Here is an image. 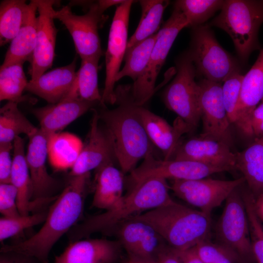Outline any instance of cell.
I'll return each instance as SVG.
<instances>
[{
    "instance_id": "cell-24",
    "label": "cell",
    "mask_w": 263,
    "mask_h": 263,
    "mask_svg": "<svg viewBox=\"0 0 263 263\" xmlns=\"http://www.w3.org/2000/svg\"><path fill=\"white\" fill-rule=\"evenodd\" d=\"M76 58L69 64L45 73L30 80L25 90L46 100L50 104L59 102L67 94L75 81Z\"/></svg>"
},
{
    "instance_id": "cell-33",
    "label": "cell",
    "mask_w": 263,
    "mask_h": 263,
    "mask_svg": "<svg viewBox=\"0 0 263 263\" xmlns=\"http://www.w3.org/2000/svg\"><path fill=\"white\" fill-rule=\"evenodd\" d=\"M157 33L127 50L124 58L125 64L116 76V82L128 76L134 82L143 74L149 64Z\"/></svg>"
},
{
    "instance_id": "cell-23",
    "label": "cell",
    "mask_w": 263,
    "mask_h": 263,
    "mask_svg": "<svg viewBox=\"0 0 263 263\" xmlns=\"http://www.w3.org/2000/svg\"><path fill=\"white\" fill-rule=\"evenodd\" d=\"M120 245L106 239H81L70 243L55 257L54 263H115L119 257Z\"/></svg>"
},
{
    "instance_id": "cell-19",
    "label": "cell",
    "mask_w": 263,
    "mask_h": 263,
    "mask_svg": "<svg viewBox=\"0 0 263 263\" xmlns=\"http://www.w3.org/2000/svg\"><path fill=\"white\" fill-rule=\"evenodd\" d=\"M263 100V48L250 70L244 75L235 125L245 136L254 138L251 126L252 113Z\"/></svg>"
},
{
    "instance_id": "cell-36",
    "label": "cell",
    "mask_w": 263,
    "mask_h": 263,
    "mask_svg": "<svg viewBox=\"0 0 263 263\" xmlns=\"http://www.w3.org/2000/svg\"><path fill=\"white\" fill-rule=\"evenodd\" d=\"M223 0H178L174 7L178 8L185 17L188 27L203 25L219 10L223 8Z\"/></svg>"
},
{
    "instance_id": "cell-44",
    "label": "cell",
    "mask_w": 263,
    "mask_h": 263,
    "mask_svg": "<svg viewBox=\"0 0 263 263\" xmlns=\"http://www.w3.org/2000/svg\"><path fill=\"white\" fill-rule=\"evenodd\" d=\"M156 263H183L176 251L168 244L159 253Z\"/></svg>"
},
{
    "instance_id": "cell-31",
    "label": "cell",
    "mask_w": 263,
    "mask_h": 263,
    "mask_svg": "<svg viewBox=\"0 0 263 263\" xmlns=\"http://www.w3.org/2000/svg\"><path fill=\"white\" fill-rule=\"evenodd\" d=\"M139 2L141 8V19L135 31L128 40L127 50L159 31L164 11L169 1L141 0Z\"/></svg>"
},
{
    "instance_id": "cell-27",
    "label": "cell",
    "mask_w": 263,
    "mask_h": 263,
    "mask_svg": "<svg viewBox=\"0 0 263 263\" xmlns=\"http://www.w3.org/2000/svg\"><path fill=\"white\" fill-rule=\"evenodd\" d=\"M13 145L11 183L17 191V203L19 214L22 216L28 215L40 206L32 201L33 186L26 160L24 139L17 136Z\"/></svg>"
},
{
    "instance_id": "cell-32",
    "label": "cell",
    "mask_w": 263,
    "mask_h": 263,
    "mask_svg": "<svg viewBox=\"0 0 263 263\" xmlns=\"http://www.w3.org/2000/svg\"><path fill=\"white\" fill-rule=\"evenodd\" d=\"M20 112L18 103L8 101L0 109V143H12L25 134L28 137L37 130Z\"/></svg>"
},
{
    "instance_id": "cell-42",
    "label": "cell",
    "mask_w": 263,
    "mask_h": 263,
    "mask_svg": "<svg viewBox=\"0 0 263 263\" xmlns=\"http://www.w3.org/2000/svg\"><path fill=\"white\" fill-rule=\"evenodd\" d=\"M251 126L254 139L263 135V100L252 113Z\"/></svg>"
},
{
    "instance_id": "cell-5",
    "label": "cell",
    "mask_w": 263,
    "mask_h": 263,
    "mask_svg": "<svg viewBox=\"0 0 263 263\" xmlns=\"http://www.w3.org/2000/svg\"><path fill=\"white\" fill-rule=\"evenodd\" d=\"M263 23V0H227L209 26L219 28L231 38L242 60L259 48L258 32Z\"/></svg>"
},
{
    "instance_id": "cell-9",
    "label": "cell",
    "mask_w": 263,
    "mask_h": 263,
    "mask_svg": "<svg viewBox=\"0 0 263 263\" xmlns=\"http://www.w3.org/2000/svg\"><path fill=\"white\" fill-rule=\"evenodd\" d=\"M187 27H188V24L185 17L174 7L170 17L158 32L145 71L132 85V96L137 105L143 106L156 91L157 78L169 51L180 32Z\"/></svg>"
},
{
    "instance_id": "cell-46",
    "label": "cell",
    "mask_w": 263,
    "mask_h": 263,
    "mask_svg": "<svg viewBox=\"0 0 263 263\" xmlns=\"http://www.w3.org/2000/svg\"><path fill=\"white\" fill-rule=\"evenodd\" d=\"M253 206L257 216L263 224V192L254 198Z\"/></svg>"
},
{
    "instance_id": "cell-14",
    "label": "cell",
    "mask_w": 263,
    "mask_h": 263,
    "mask_svg": "<svg viewBox=\"0 0 263 263\" xmlns=\"http://www.w3.org/2000/svg\"><path fill=\"white\" fill-rule=\"evenodd\" d=\"M198 85L203 127L201 138L221 142L230 147L232 143L231 123L223 101L222 85L205 78Z\"/></svg>"
},
{
    "instance_id": "cell-37",
    "label": "cell",
    "mask_w": 263,
    "mask_h": 263,
    "mask_svg": "<svg viewBox=\"0 0 263 263\" xmlns=\"http://www.w3.org/2000/svg\"><path fill=\"white\" fill-rule=\"evenodd\" d=\"M48 211H40L28 215L14 217H1L0 219V241L16 236L24 230L44 223Z\"/></svg>"
},
{
    "instance_id": "cell-40",
    "label": "cell",
    "mask_w": 263,
    "mask_h": 263,
    "mask_svg": "<svg viewBox=\"0 0 263 263\" xmlns=\"http://www.w3.org/2000/svg\"><path fill=\"white\" fill-rule=\"evenodd\" d=\"M17 191L11 183L0 184V212L3 217L21 215L18 210Z\"/></svg>"
},
{
    "instance_id": "cell-28",
    "label": "cell",
    "mask_w": 263,
    "mask_h": 263,
    "mask_svg": "<svg viewBox=\"0 0 263 263\" xmlns=\"http://www.w3.org/2000/svg\"><path fill=\"white\" fill-rule=\"evenodd\" d=\"M236 154V169L242 173L247 188L256 198L263 192V135Z\"/></svg>"
},
{
    "instance_id": "cell-16",
    "label": "cell",
    "mask_w": 263,
    "mask_h": 263,
    "mask_svg": "<svg viewBox=\"0 0 263 263\" xmlns=\"http://www.w3.org/2000/svg\"><path fill=\"white\" fill-rule=\"evenodd\" d=\"M26 160L33 186L32 201L45 204L54 201L59 185V181L47 171L48 139L40 128L28 137Z\"/></svg>"
},
{
    "instance_id": "cell-20",
    "label": "cell",
    "mask_w": 263,
    "mask_h": 263,
    "mask_svg": "<svg viewBox=\"0 0 263 263\" xmlns=\"http://www.w3.org/2000/svg\"><path fill=\"white\" fill-rule=\"evenodd\" d=\"M137 110L151 143L161 151L164 160H170L178 146L180 137L191 131L189 127L179 117L171 126L163 118L143 106H138Z\"/></svg>"
},
{
    "instance_id": "cell-17",
    "label": "cell",
    "mask_w": 263,
    "mask_h": 263,
    "mask_svg": "<svg viewBox=\"0 0 263 263\" xmlns=\"http://www.w3.org/2000/svg\"><path fill=\"white\" fill-rule=\"evenodd\" d=\"M38 7L37 33L35 50L29 68L31 80L38 79L51 68L55 56L57 29L55 26L54 0H36Z\"/></svg>"
},
{
    "instance_id": "cell-29",
    "label": "cell",
    "mask_w": 263,
    "mask_h": 263,
    "mask_svg": "<svg viewBox=\"0 0 263 263\" xmlns=\"http://www.w3.org/2000/svg\"><path fill=\"white\" fill-rule=\"evenodd\" d=\"M100 58L91 57L81 59L80 67L76 71L73 86L63 99H76L101 104L102 95L98 86Z\"/></svg>"
},
{
    "instance_id": "cell-47",
    "label": "cell",
    "mask_w": 263,
    "mask_h": 263,
    "mask_svg": "<svg viewBox=\"0 0 263 263\" xmlns=\"http://www.w3.org/2000/svg\"><path fill=\"white\" fill-rule=\"evenodd\" d=\"M124 1V0H99L97 2L100 7L105 11L110 7L118 5Z\"/></svg>"
},
{
    "instance_id": "cell-38",
    "label": "cell",
    "mask_w": 263,
    "mask_h": 263,
    "mask_svg": "<svg viewBox=\"0 0 263 263\" xmlns=\"http://www.w3.org/2000/svg\"><path fill=\"white\" fill-rule=\"evenodd\" d=\"M192 248L205 263H243L235 253L210 240L201 242Z\"/></svg>"
},
{
    "instance_id": "cell-43",
    "label": "cell",
    "mask_w": 263,
    "mask_h": 263,
    "mask_svg": "<svg viewBox=\"0 0 263 263\" xmlns=\"http://www.w3.org/2000/svg\"><path fill=\"white\" fill-rule=\"evenodd\" d=\"M0 263H39L34 258L14 252H2Z\"/></svg>"
},
{
    "instance_id": "cell-10",
    "label": "cell",
    "mask_w": 263,
    "mask_h": 263,
    "mask_svg": "<svg viewBox=\"0 0 263 263\" xmlns=\"http://www.w3.org/2000/svg\"><path fill=\"white\" fill-rule=\"evenodd\" d=\"M87 13L77 15L72 12L69 5L55 10L53 16L62 22L70 34L75 51L81 59L101 57L102 50L98 29L107 17L100 7L97 0H89L86 6Z\"/></svg>"
},
{
    "instance_id": "cell-8",
    "label": "cell",
    "mask_w": 263,
    "mask_h": 263,
    "mask_svg": "<svg viewBox=\"0 0 263 263\" xmlns=\"http://www.w3.org/2000/svg\"><path fill=\"white\" fill-rule=\"evenodd\" d=\"M241 186L226 199L223 212L216 225L215 235L217 243L235 253L243 263H251L255 260Z\"/></svg>"
},
{
    "instance_id": "cell-39",
    "label": "cell",
    "mask_w": 263,
    "mask_h": 263,
    "mask_svg": "<svg viewBox=\"0 0 263 263\" xmlns=\"http://www.w3.org/2000/svg\"><path fill=\"white\" fill-rule=\"evenodd\" d=\"M244 75L236 71L229 75L222 85L223 98L231 124L236 121V110Z\"/></svg>"
},
{
    "instance_id": "cell-30",
    "label": "cell",
    "mask_w": 263,
    "mask_h": 263,
    "mask_svg": "<svg viewBox=\"0 0 263 263\" xmlns=\"http://www.w3.org/2000/svg\"><path fill=\"white\" fill-rule=\"evenodd\" d=\"M83 143L77 136L69 132H58L48 139V157L57 170L71 169L81 151Z\"/></svg>"
},
{
    "instance_id": "cell-4",
    "label": "cell",
    "mask_w": 263,
    "mask_h": 263,
    "mask_svg": "<svg viewBox=\"0 0 263 263\" xmlns=\"http://www.w3.org/2000/svg\"><path fill=\"white\" fill-rule=\"evenodd\" d=\"M130 219L150 225L170 247L177 250H187L210 240V215L173 200Z\"/></svg>"
},
{
    "instance_id": "cell-12",
    "label": "cell",
    "mask_w": 263,
    "mask_h": 263,
    "mask_svg": "<svg viewBox=\"0 0 263 263\" xmlns=\"http://www.w3.org/2000/svg\"><path fill=\"white\" fill-rule=\"evenodd\" d=\"M233 170L227 167H219L190 160H161L148 154L142 163L135 168L129 175L130 182L134 186L151 178L165 179L191 180L206 178L223 171Z\"/></svg>"
},
{
    "instance_id": "cell-18",
    "label": "cell",
    "mask_w": 263,
    "mask_h": 263,
    "mask_svg": "<svg viewBox=\"0 0 263 263\" xmlns=\"http://www.w3.org/2000/svg\"><path fill=\"white\" fill-rule=\"evenodd\" d=\"M117 225L119 243L127 251L129 258L156 263L158 255L168 244L152 227L133 219Z\"/></svg>"
},
{
    "instance_id": "cell-35",
    "label": "cell",
    "mask_w": 263,
    "mask_h": 263,
    "mask_svg": "<svg viewBox=\"0 0 263 263\" xmlns=\"http://www.w3.org/2000/svg\"><path fill=\"white\" fill-rule=\"evenodd\" d=\"M23 63H17L0 68V100L19 103L26 100L22 95L28 81Z\"/></svg>"
},
{
    "instance_id": "cell-3",
    "label": "cell",
    "mask_w": 263,
    "mask_h": 263,
    "mask_svg": "<svg viewBox=\"0 0 263 263\" xmlns=\"http://www.w3.org/2000/svg\"><path fill=\"white\" fill-rule=\"evenodd\" d=\"M169 188L166 179L160 178L147 179L133 186L114 208L75 225L67 233L69 241L72 243L94 232L107 230L143 211L170 202L173 199Z\"/></svg>"
},
{
    "instance_id": "cell-1",
    "label": "cell",
    "mask_w": 263,
    "mask_h": 263,
    "mask_svg": "<svg viewBox=\"0 0 263 263\" xmlns=\"http://www.w3.org/2000/svg\"><path fill=\"white\" fill-rule=\"evenodd\" d=\"M90 184V172L72 176L48 210L43 225L29 239L3 244L0 252H14L49 263L50 252L58 240L76 224L83 214Z\"/></svg>"
},
{
    "instance_id": "cell-15",
    "label": "cell",
    "mask_w": 263,
    "mask_h": 263,
    "mask_svg": "<svg viewBox=\"0 0 263 263\" xmlns=\"http://www.w3.org/2000/svg\"><path fill=\"white\" fill-rule=\"evenodd\" d=\"M91 110L93 113L88 135L78 158L71 169L70 177L89 173L103 164L113 163L116 159L111 133L104 124H100L98 111L95 108Z\"/></svg>"
},
{
    "instance_id": "cell-26",
    "label": "cell",
    "mask_w": 263,
    "mask_h": 263,
    "mask_svg": "<svg viewBox=\"0 0 263 263\" xmlns=\"http://www.w3.org/2000/svg\"><path fill=\"white\" fill-rule=\"evenodd\" d=\"M95 170L92 206L105 211L112 209L124 197V173L113 163L103 164Z\"/></svg>"
},
{
    "instance_id": "cell-2",
    "label": "cell",
    "mask_w": 263,
    "mask_h": 263,
    "mask_svg": "<svg viewBox=\"0 0 263 263\" xmlns=\"http://www.w3.org/2000/svg\"><path fill=\"white\" fill-rule=\"evenodd\" d=\"M131 87L118 85L115 89L118 106L110 110L100 105L97 111L100 120L112 136L116 159L123 173L131 172L141 159L153 153L154 146L142 122Z\"/></svg>"
},
{
    "instance_id": "cell-34",
    "label": "cell",
    "mask_w": 263,
    "mask_h": 263,
    "mask_svg": "<svg viewBox=\"0 0 263 263\" xmlns=\"http://www.w3.org/2000/svg\"><path fill=\"white\" fill-rule=\"evenodd\" d=\"M27 4L24 0H4L0 3V45L10 43L22 23Z\"/></svg>"
},
{
    "instance_id": "cell-41",
    "label": "cell",
    "mask_w": 263,
    "mask_h": 263,
    "mask_svg": "<svg viewBox=\"0 0 263 263\" xmlns=\"http://www.w3.org/2000/svg\"><path fill=\"white\" fill-rule=\"evenodd\" d=\"M13 149L12 143H0V183H11L13 158L11 151Z\"/></svg>"
},
{
    "instance_id": "cell-7",
    "label": "cell",
    "mask_w": 263,
    "mask_h": 263,
    "mask_svg": "<svg viewBox=\"0 0 263 263\" xmlns=\"http://www.w3.org/2000/svg\"><path fill=\"white\" fill-rule=\"evenodd\" d=\"M176 65V75L164 89L162 99L191 131L197 127L201 116L199 87L195 80L196 69L188 52L178 58Z\"/></svg>"
},
{
    "instance_id": "cell-21",
    "label": "cell",
    "mask_w": 263,
    "mask_h": 263,
    "mask_svg": "<svg viewBox=\"0 0 263 263\" xmlns=\"http://www.w3.org/2000/svg\"><path fill=\"white\" fill-rule=\"evenodd\" d=\"M99 103L79 99H63L55 104L31 110L47 139ZM100 105V104H99Z\"/></svg>"
},
{
    "instance_id": "cell-13",
    "label": "cell",
    "mask_w": 263,
    "mask_h": 263,
    "mask_svg": "<svg viewBox=\"0 0 263 263\" xmlns=\"http://www.w3.org/2000/svg\"><path fill=\"white\" fill-rule=\"evenodd\" d=\"M172 180L169 188L176 196L209 215L234 190L245 183L243 176L233 180L207 178Z\"/></svg>"
},
{
    "instance_id": "cell-11",
    "label": "cell",
    "mask_w": 263,
    "mask_h": 263,
    "mask_svg": "<svg viewBox=\"0 0 263 263\" xmlns=\"http://www.w3.org/2000/svg\"><path fill=\"white\" fill-rule=\"evenodd\" d=\"M134 0H125L117 5L111 23L105 52L106 77L102 105L115 103L116 77L127 51L131 9Z\"/></svg>"
},
{
    "instance_id": "cell-6",
    "label": "cell",
    "mask_w": 263,
    "mask_h": 263,
    "mask_svg": "<svg viewBox=\"0 0 263 263\" xmlns=\"http://www.w3.org/2000/svg\"><path fill=\"white\" fill-rule=\"evenodd\" d=\"M188 52L196 75H202L205 79L221 83L234 72L239 71L237 61L220 45L208 25L192 27Z\"/></svg>"
},
{
    "instance_id": "cell-25",
    "label": "cell",
    "mask_w": 263,
    "mask_h": 263,
    "mask_svg": "<svg viewBox=\"0 0 263 263\" xmlns=\"http://www.w3.org/2000/svg\"><path fill=\"white\" fill-rule=\"evenodd\" d=\"M37 13L36 0H31L26 6L19 30L10 42L0 68L31 62L36 43Z\"/></svg>"
},
{
    "instance_id": "cell-22",
    "label": "cell",
    "mask_w": 263,
    "mask_h": 263,
    "mask_svg": "<svg viewBox=\"0 0 263 263\" xmlns=\"http://www.w3.org/2000/svg\"><path fill=\"white\" fill-rule=\"evenodd\" d=\"M170 160H190L236 169V154L228 145L212 140L193 138L178 146Z\"/></svg>"
},
{
    "instance_id": "cell-48",
    "label": "cell",
    "mask_w": 263,
    "mask_h": 263,
    "mask_svg": "<svg viewBox=\"0 0 263 263\" xmlns=\"http://www.w3.org/2000/svg\"><path fill=\"white\" fill-rule=\"evenodd\" d=\"M125 263H146V262H142V261H139L136 259L129 258L128 260Z\"/></svg>"
},
{
    "instance_id": "cell-45",
    "label": "cell",
    "mask_w": 263,
    "mask_h": 263,
    "mask_svg": "<svg viewBox=\"0 0 263 263\" xmlns=\"http://www.w3.org/2000/svg\"><path fill=\"white\" fill-rule=\"evenodd\" d=\"M174 250L183 263H205L196 254L193 248L183 251Z\"/></svg>"
}]
</instances>
